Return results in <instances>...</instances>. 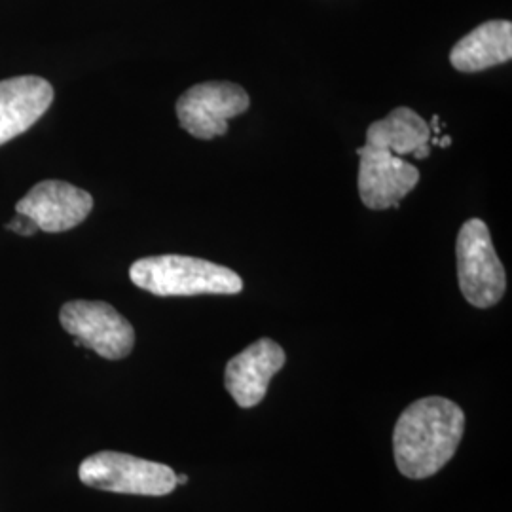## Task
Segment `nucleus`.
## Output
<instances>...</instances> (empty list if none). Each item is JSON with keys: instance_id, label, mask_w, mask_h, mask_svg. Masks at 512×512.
I'll use <instances>...</instances> for the list:
<instances>
[{"instance_id": "obj_1", "label": "nucleus", "mask_w": 512, "mask_h": 512, "mask_svg": "<svg viewBox=\"0 0 512 512\" xmlns=\"http://www.w3.org/2000/svg\"><path fill=\"white\" fill-rule=\"evenodd\" d=\"M465 431V414L444 397L410 404L395 425L393 454L399 471L412 480L437 475L454 458Z\"/></svg>"}, {"instance_id": "obj_2", "label": "nucleus", "mask_w": 512, "mask_h": 512, "mask_svg": "<svg viewBox=\"0 0 512 512\" xmlns=\"http://www.w3.org/2000/svg\"><path fill=\"white\" fill-rule=\"evenodd\" d=\"M129 279L139 289L156 296L238 294L243 279L234 270L194 256L162 255L131 264Z\"/></svg>"}, {"instance_id": "obj_3", "label": "nucleus", "mask_w": 512, "mask_h": 512, "mask_svg": "<svg viewBox=\"0 0 512 512\" xmlns=\"http://www.w3.org/2000/svg\"><path fill=\"white\" fill-rule=\"evenodd\" d=\"M456 255L459 289L465 300L480 310L495 306L507 291V274L484 220H467L461 226Z\"/></svg>"}, {"instance_id": "obj_4", "label": "nucleus", "mask_w": 512, "mask_h": 512, "mask_svg": "<svg viewBox=\"0 0 512 512\" xmlns=\"http://www.w3.org/2000/svg\"><path fill=\"white\" fill-rule=\"evenodd\" d=\"M78 478L90 488L114 494L162 497L177 488V475L171 467L122 452H97L84 459Z\"/></svg>"}, {"instance_id": "obj_5", "label": "nucleus", "mask_w": 512, "mask_h": 512, "mask_svg": "<svg viewBox=\"0 0 512 512\" xmlns=\"http://www.w3.org/2000/svg\"><path fill=\"white\" fill-rule=\"evenodd\" d=\"M61 327L99 357L118 361L135 346V330L128 319L107 302L73 300L59 311Z\"/></svg>"}, {"instance_id": "obj_6", "label": "nucleus", "mask_w": 512, "mask_h": 512, "mask_svg": "<svg viewBox=\"0 0 512 512\" xmlns=\"http://www.w3.org/2000/svg\"><path fill=\"white\" fill-rule=\"evenodd\" d=\"M251 107L249 93L234 82H203L190 88L177 101V116L183 129L196 139H215L228 133V120Z\"/></svg>"}, {"instance_id": "obj_7", "label": "nucleus", "mask_w": 512, "mask_h": 512, "mask_svg": "<svg viewBox=\"0 0 512 512\" xmlns=\"http://www.w3.org/2000/svg\"><path fill=\"white\" fill-rule=\"evenodd\" d=\"M359 196L368 209H399L404 196L420 181V171L385 148L365 147L357 150Z\"/></svg>"}, {"instance_id": "obj_8", "label": "nucleus", "mask_w": 512, "mask_h": 512, "mask_svg": "<svg viewBox=\"0 0 512 512\" xmlns=\"http://www.w3.org/2000/svg\"><path fill=\"white\" fill-rule=\"evenodd\" d=\"M92 209V194L65 181L38 183L16 205V213L29 217L37 224L38 230L48 234L76 228L92 213Z\"/></svg>"}, {"instance_id": "obj_9", "label": "nucleus", "mask_w": 512, "mask_h": 512, "mask_svg": "<svg viewBox=\"0 0 512 512\" xmlns=\"http://www.w3.org/2000/svg\"><path fill=\"white\" fill-rule=\"evenodd\" d=\"M285 361L287 355L277 342L270 338L256 340L228 361L224 372L228 393L241 408H255L266 397L268 385Z\"/></svg>"}, {"instance_id": "obj_10", "label": "nucleus", "mask_w": 512, "mask_h": 512, "mask_svg": "<svg viewBox=\"0 0 512 512\" xmlns=\"http://www.w3.org/2000/svg\"><path fill=\"white\" fill-rule=\"evenodd\" d=\"M54 101V88L38 76L0 80V145L33 128Z\"/></svg>"}, {"instance_id": "obj_11", "label": "nucleus", "mask_w": 512, "mask_h": 512, "mask_svg": "<svg viewBox=\"0 0 512 512\" xmlns=\"http://www.w3.org/2000/svg\"><path fill=\"white\" fill-rule=\"evenodd\" d=\"M512 57V23L492 19L459 40L450 52V63L459 73H480Z\"/></svg>"}, {"instance_id": "obj_12", "label": "nucleus", "mask_w": 512, "mask_h": 512, "mask_svg": "<svg viewBox=\"0 0 512 512\" xmlns=\"http://www.w3.org/2000/svg\"><path fill=\"white\" fill-rule=\"evenodd\" d=\"M429 124L418 112L408 107L391 110L384 120L370 124L366 129L368 147L385 148L395 156L412 154L418 160H425L431 154Z\"/></svg>"}, {"instance_id": "obj_13", "label": "nucleus", "mask_w": 512, "mask_h": 512, "mask_svg": "<svg viewBox=\"0 0 512 512\" xmlns=\"http://www.w3.org/2000/svg\"><path fill=\"white\" fill-rule=\"evenodd\" d=\"M6 230H12V232H16L19 236H35L38 232V226L33 222V220L29 219V217H25V215H19L14 220H10L8 224H6Z\"/></svg>"}, {"instance_id": "obj_14", "label": "nucleus", "mask_w": 512, "mask_h": 512, "mask_svg": "<svg viewBox=\"0 0 512 512\" xmlns=\"http://www.w3.org/2000/svg\"><path fill=\"white\" fill-rule=\"evenodd\" d=\"M450 145H452V137H448V135H446V137L439 139V147L448 148Z\"/></svg>"}, {"instance_id": "obj_15", "label": "nucleus", "mask_w": 512, "mask_h": 512, "mask_svg": "<svg viewBox=\"0 0 512 512\" xmlns=\"http://www.w3.org/2000/svg\"><path fill=\"white\" fill-rule=\"evenodd\" d=\"M184 484H188V476L177 475V486H184Z\"/></svg>"}]
</instances>
